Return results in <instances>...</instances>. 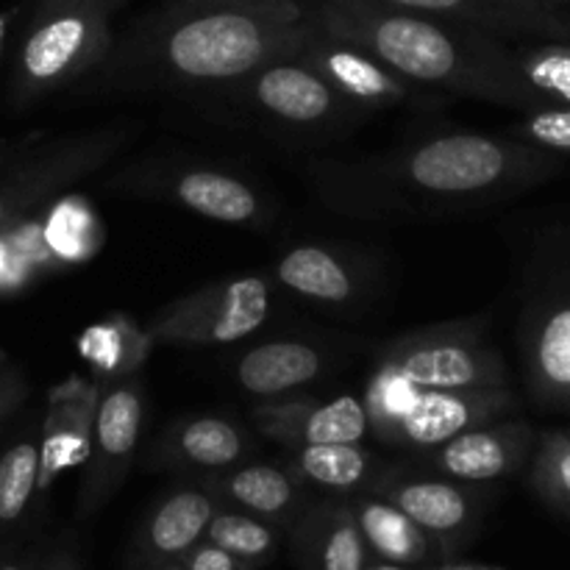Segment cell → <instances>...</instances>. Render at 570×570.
Listing matches in <instances>:
<instances>
[{
    "label": "cell",
    "mask_w": 570,
    "mask_h": 570,
    "mask_svg": "<svg viewBox=\"0 0 570 570\" xmlns=\"http://www.w3.org/2000/svg\"><path fill=\"white\" fill-rule=\"evenodd\" d=\"M373 3L462 22V26L482 28L493 37H507V33L562 37L568 31L560 14H554L543 0H373Z\"/></svg>",
    "instance_id": "21"
},
{
    "label": "cell",
    "mask_w": 570,
    "mask_h": 570,
    "mask_svg": "<svg viewBox=\"0 0 570 570\" xmlns=\"http://www.w3.org/2000/svg\"><path fill=\"white\" fill-rule=\"evenodd\" d=\"M315 33L298 0H198L150 22L131 65L170 83H234L267 61L298 56Z\"/></svg>",
    "instance_id": "2"
},
{
    "label": "cell",
    "mask_w": 570,
    "mask_h": 570,
    "mask_svg": "<svg viewBox=\"0 0 570 570\" xmlns=\"http://www.w3.org/2000/svg\"><path fill=\"white\" fill-rule=\"evenodd\" d=\"M371 493L399 507L434 543H462L476 527V495L454 479L379 476Z\"/></svg>",
    "instance_id": "15"
},
{
    "label": "cell",
    "mask_w": 570,
    "mask_h": 570,
    "mask_svg": "<svg viewBox=\"0 0 570 570\" xmlns=\"http://www.w3.org/2000/svg\"><path fill=\"white\" fill-rule=\"evenodd\" d=\"M282 534V529L262 521V518L232 510V507H217L209 527H206L204 540L232 554L248 570H259L271 566L273 557L278 554Z\"/></svg>",
    "instance_id": "28"
},
{
    "label": "cell",
    "mask_w": 570,
    "mask_h": 570,
    "mask_svg": "<svg viewBox=\"0 0 570 570\" xmlns=\"http://www.w3.org/2000/svg\"><path fill=\"white\" fill-rule=\"evenodd\" d=\"M351 507H354L367 551H373L379 560L404 568L429 560L434 540L417 523H412L399 507L373 493L360 495V499L351 501Z\"/></svg>",
    "instance_id": "25"
},
{
    "label": "cell",
    "mask_w": 570,
    "mask_h": 570,
    "mask_svg": "<svg viewBox=\"0 0 570 570\" xmlns=\"http://www.w3.org/2000/svg\"><path fill=\"white\" fill-rule=\"evenodd\" d=\"M254 423L267 440L287 449L362 443L371 432L365 404L356 395H337L328 401L287 395V399L262 401V406L254 410Z\"/></svg>",
    "instance_id": "13"
},
{
    "label": "cell",
    "mask_w": 570,
    "mask_h": 570,
    "mask_svg": "<svg viewBox=\"0 0 570 570\" xmlns=\"http://www.w3.org/2000/svg\"><path fill=\"white\" fill-rule=\"evenodd\" d=\"M298 59L354 106H390L410 95V81L387 70L382 61L321 31L301 50Z\"/></svg>",
    "instance_id": "19"
},
{
    "label": "cell",
    "mask_w": 570,
    "mask_h": 570,
    "mask_svg": "<svg viewBox=\"0 0 570 570\" xmlns=\"http://www.w3.org/2000/svg\"><path fill=\"white\" fill-rule=\"evenodd\" d=\"M306 14L317 31L365 50L410 83H429L507 109L551 106L523 78L515 53L482 28L373 0H317Z\"/></svg>",
    "instance_id": "1"
},
{
    "label": "cell",
    "mask_w": 570,
    "mask_h": 570,
    "mask_svg": "<svg viewBox=\"0 0 570 570\" xmlns=\"http://www.w3.org/2000/svg\"><path fill=\"white\" fill-rule=\"evenodd\" d=\"M512 137L532 142L551 154H570V106H546V109L529 111L521 122L512 126Z\"/></svg>",
    "instance_id": "32"
},
{
    "label": "cell",
    "mask_w": 570,
    "mask_h": 570,
    "mask_svg": "<svg viewBox=\"0 0 570 570\" xmlns=\"http://www.w3.org/2000/svg\"><path fill=\"white\" fill-rule=\"evenodd\" d=\"M379 365L421 390L507 387L504 360L476 323L406 334L387 345Z\"/></svg>",
    "instance_id": "6"
},
{
    "label": "cell",
    "mask_w": 570,
    "mask_h": 570,
    "mask_svg": "<svg viewBox=\"0 0 570 570\" xmlns=\"http://www.w3.org/2000/svg\"><path fill=\"white\" fill-rule=\"evenodd\" d=\"M28 395H31V384H28L26 373L20 367L0 365V423L14 415L26 404Z\"/></svg>",
    "instance_id": "33"
},
{
    "label": "cell",
    "mask_w": 570,
    "mask_h": 570,
    "mask_svg": "<svg viewBox=\"0 0 570 570\" xmlns=\"http://www.w3.org/2000/svg\"><path fill=\"white\" fill-rule=\"evenodd\" d=\"M150 348H154V340L148 337V332L122 315L95 323L78 340V351L87 360L89 371L95 373L92 379L100 387L137 376L139 367L150 356Z\"/></svg>",
    "instance_id": "27"
},
{
    "label": "cell",
    "mask_w": 570,
    "mask_h": 570,
    "mask_svg": "<svg viewBox=\"0 0 570 570\" xmlns=\"http://www.w3.org/2000/svg\"><path fill=\"white\" fill-rule=\"evenodd\" d=\"M142 421L145 390L137 376L100 387L87 468H83L81 490L76 499L78 521H87L95 512L104 510L122 488L134 465V456H137Z\"/></svg>",
    "instance_id": "9"
},
{
    "label": "cell",
    "mask_w": 570,
    "mask_h": 570,
    "mask_svg": "<svg viewBox=\"0 0 570 570\" xmlns=\"http://www.w3.org/2000/svg\"><path fill=\"white\" fill-rule=\"evenodd\" d=\"M543 3H551V0H543Z\"/></svg>",
    "instance_id": "43"
},
{
    "label": "cell",
    "mask_w": 570,
    "mask_h": 570,
    "mask_svg": "<svg viewBox=\"0 0 570 570\" xmlns=\"http://www.w3.org/2000/svg\"><path fill=\"white\" fill-rule=\"evenodd\" d=\"M562 156L523 139L488 134H445L401 159L399 178L423 195H488L554 176Z\"/></svg>",
    "instance_id": "3"
},
{
    "label": "cell",
    "mask_w": 570,
    "mask_h": 570,
    "mask_svg": "<svg viewBox=\"0 0 570 570\" xmlns=\"http://www.w3.org/2000/svg\"><path fill=\"white\" fill-rule=\"evenodd\" d=\"M521 348L534 401L570 412V250L534 287L523 315Z\"/></svg>",
    "instance_id": "8"
},
{
    "label": "cell",
    "mask_w": 570,
    "mask_h": 570,
    "mask_svg": "<svg viewBox=\"0 0 570 570\" xmlns=\"http://www.w3.org/2000/svg\"><path fill=\"white\" fill-rule=\"evenodd\" d=\"M289 473L301 484H315L337 495L362 493L376 484V460L362 443H326L293 449Z\"/></svg>",
    "instance_id": "26"
},
{
    "label": "cell",
    "mask_w": 570,
    "mask_h": 570,
    "mask_svg": "<svg viewBox=\"0 0 570 570\" xmlns=\"http://www.w3.org/2000/svg\"><path fill=\"white\" fill-rule=\"evenodd\" d=\"M165 193L184 209L217 223H232V226L256 223L262 215L259 193L250 184L232 173L212 170V167H189V170L176 173L167 178Z\"/></svg>",
    "instance_id": "23"
},
{
    "label": "cell",
    "mask_w": 570,
    "mask_h": 570,
    "mask_svg": "<svg viewBox=\"0 0 570 570\" xmlns=\"http://www.w3.org/2000/svg\"><path fill=\"white\" fill-rule=\"evenodd\" d=\"M42 570H81V562H78V557L70 554V551H61V554L50 557L42 566Z\"/></svg>",
    "instance_id": "35"
},
{
    "label": "cell",
    "mask_w": 570,
    "mask_h": 570,
    "mask_svg": "<svg viewBox=\"0 0 570 570\" xmlns=\"http://www.w3.org/2000/svg\"><path fill=\"white\" fill-rule=\"evenodd\" d=\"M176 570H248L243 562L234 560L232 554H226L223 549L212 546L209 540H200L193 551L181 560V566Z\"/></svg>",
    "instance_id": "34"
},
{
    "label": "cell",
    "mask_w": 570,
    "mask_h": 570,
    "mask_svg": "<svg viewBox=\"0 0 570 570\" xmlns=\"http://www.w3.org/2000/svg\"><path fill=\"white\" fill-rule=\"evenodd\" d=\"M301 570H365L367 546L351 501H317L287 529Z\"/></svg>",
    "instance_id": "18"
},
{
    "label": "cell",
    "mask_w": 570,
    "mask_h": 570,
    "mask_svg": "<svg viewBox=\"0 0 570 570\" xmlns=\"http://www.w3.org/2000/svg\"><path fill=\"white\" fill-rule=\"evenodd\" d=\"M98 399L95 379L70 376L50 390L39 438V490H48L67 468L87 462Z\"/></svg>",
    "instance_id": "16"
},
{
    "label": "cell",
    "mask_w": 570,
    "mask_h": 570,
    "mask_svg": "<svg viewBox=\"0 0 570 570\" xmlns=\"http://www.w3.org/2000/svg\"><path fill=\"white\" fill-rule=\"evenodd\" d=\"M276 278L298 298L323 306L351 304L360 293V276L354 265L323 245H298L278 256Z\"/></svg>",
    "instance_id": "24"
},
{
    "label": "cell",
    "mask_w": 570,
    "mask_h": 570,
    "mask_svg": "<svg viewBox=\"0 0 570 570\" xmlns=\"http://www.w3.org/2000/svg\"><path fill=\"white\" fill-rule=\"evenodd\" d=\"M9 20H11V14L9 11H3V14H0V50H3V39H6V28H9Z\"/></svg>",
    "instance_id": "39"
},
{
    "label": "cell",
    "mask_w": 570,
    "mask_h": 570,
    "mask_svg": "<svg viewBox=\"0 0 570 570\" xmlns=\"http://www.w3.org/2000/svg\"><path fill=\"white\" fill-rule=\"evenodd\" d=\"M67 3H83V0H39L37 9H50V6H67Z\"/></svg>",
    "instance_id": "38"
},
{
    "label": "cell",
    "mask_w": 570,
    "mask_h": 570,
    "mask_svg": "<svg viewBox=\"0 0 570 570\" xmlns=\"http://www.w3.org/2000/svg\"><path fill=\"white\" fill-rule=\"evenodd\" d=\"M0 365H6V351L0 348Z\"/></svg>",
    "instance_id": "41"
},
{
    "label": "cell",
    "mask_w": 570,
    "mask_h": 570,
    "mask_svg": "<svg viewBox=\"0 0 570 570\" xmlns=\"http://www.w3.org/2000/svg\"><path fill=\"white\" fill-rule=\"evenodd\" d=\"M471 570H499V568H488V566H471Z\"/></svg>",
    "instance_id": "40"
},
{
    "label": "cell",
    "mask_w": 570,
    "mask_h": 570,
    "mask_svg": "<svg viewBox=\"0 0 570 570\" xmlns=\"http://www.w3.org/2000/svg\"><path fill=\"white\" fill-rule=\"evenodd\" d=\"M250 440L237 423L220 415L184 417L159 438L154 468L217 473L239 465L248 456Z\"/></svg>",
    "instance_id": "20"
},
{
    "label": "cell",
    "mask_w": 570,
    "mask_h": 570,
    "mask_svg": "<svg viewBox=\"0 0 570 570\" xmlns=\"http://www.w3.org/2000/svg\"><path fill=\"white\" fill-rule=\"evenodd\" d=\"M39 490V443L20 440L0 454V532L26 515Z\"/></svg>",
    "instance_id": "29"
},
{
    "label": "cell",
    "mask_w": 570,
    "mask_h": 570,
    "mask_svg": "<svg viewBox=\"0 0 570 570\" xmlns=\"http://www.w3.org/2000/svg\"><path fill=\"white\" fill-rule=\"evenodd\" d=\"M271 287L262 276L206 284L161 306L145 326L154 345H232L265 326Z\"/></svg>",
    "instance_id": "7"
},
{
    "label": "cell",
    "mask_w": 570,
    "mask_h": 570,
    "mask_svg": "<svg viewBox=\"0 0 570 570\" xmlns=\"http://www.w3.org/2000/svg\"><path fill=\"white\" fill-rule=\"evenodd\" d=\"M111 48V0L37 9L22 39L11 92L20 106L59 92L98 67Z\"/></svg>",
    "instance_id": "4"
},
{
    "label": "cell",
    "mask_w": 570,
    "mask_h": 570,
    "mask_svg": "<svg viewBox=\"0 0 570 570\" xmlns=\"http://www.w3.org/2000/svg\"><path fill=\"white\" fill-rule=\"evenodd\" d=\"M515 410L518 399L510 387L417 390L412 406L384 443L432 451L454 440L456 434L501 421Z\"/></svg>",
    "instance_id": "10"
},
{
    "label": "cell",
    "mask_w": 570,
    "mask_h": 570,
    "mask_svg": "<svg viewBox=\"0 0 570 570\" xmlns=\"http://www.w3.org/2000/svg\"><path fill=\"white\" fill-rule=\"evenodd\" d=\"M181 3H198V0H181Z\"/></svg>",
    "instance_id": "42"
},
{
    "label": "cell",
    "mask_w": 570,
    "mask_h": 570,
    "mask_svg": "<svg viewBox=\"0 0 570 570\" xmlns=\"http://www.w3.org/2000/svg\"><path fill=\"white\" fill-rule=\"evenodd\" d=\"M243 83L256 109L287 126L317 128L337 122L354 109V104L334 92L298 56L267 61L243 78Z\"/></svg>",
    "instance_id": "12"
},
{
    "label": "cell",
    "mask_w": 570,
    "mask_h": 570,
    "mask_svg": "<svg viewBox=\"0 0 570 570\" xmlns=\"http://www.w3.org/2000/svg\"><path fill=\"white\" fill-rule=\"evenodd\" d=\"M217 501L206 488L184 484L167 490L148 510L134 534L128 570H176L184 557L206 538Z\"/></svg>",
    "instance_id": "11"
},
{
    "label": "cell",
    "mask_w": 570,
    "mask_h": 570,
    "mask_svg": "<svg viewBox=\"0 0 570 570\" xmlns=\"http://www.w3.org/2000/svg\"><path fill=\"white\" fill-rule=\"evenodd\" d=\"M45 562L42 560H9L0 562V570H42Z\"/></svg>",
    "instance_id": "36"
},
{
    "label": "cell",
    "mask_w": 570,
    "mask_h": 570,
    "mask_svg": "<svg viewBox=\"0 0 570 570\" xmlns=\"http://www.w3.org/2000/svg\"><path fill=\"white\" fill-rule=\"evenodd\" d=\"M134 137L131 126H106L87 134L39 145L0 176V234H9L22 217L70 184L92 176Z\"/></svg>",
    "instance_id": "5"
},
{
    "label": "cell",
    "mask_w": 570,
    "mask_h": 570,
    "mask_svg": "<svg viewBox=\"0 0 570 570\" xmlns=\"http://www.w3.org/2000/svg\"><path fill=\"white\" fill-rule=\"evenodd\" d=\"M365 570H406L404 566H395V562H384V560H376V562H367Z\"/></svg>",
    "instance_id": "37"
},
{
    "label": "cell",
    "mask_w": 570,
    "mask_h": 570,
    "mask_svg": "<svg viewBox=\"0 0 570 570\" xmlns=\"http://www.w3.org/2000/svg\"><path fill=\"white\" fill-rule=\"evenodd\" d=\"M532 484L554 510L570 515V429H554L538 438Z\"/></svg>",
    "instance_id": "30"
},
{
    "label": "cell",
    "mask_w": 570,
    "mask_h": 570,
    "mask_svg": "<svg viewBox=\"0 0 570 570\" xmlns=\"http://www.w3.org/2000/svg\"><path fill=\"white\" fill-rule=\"evenodd\" d=\"M523 78L551 106H570V45L551 42L515 53Z\"/></svg>",
    "instance_id": "31"
},
{
    "label": "cell",
    "mask_w": 570,
    "mask_h": 570,
    "mask_svg": "<svg viewBox=\"0 0 570 570\" xmlns=\"http://www.w3.org/2000/svg\"><path fill=\"white\" fill-rule=\"evenodd\" d=\"M326 371L321 348L298 340H273L245 351L234 365V379L245 393L262 401L287 399L317 382Z\"/></svg>",
    "instance_id": "22"
},
{
    "label": "cell",
    "mask_w": 570,
    "mask_h": 570,
    "mask_svg": "<svg viewBox=\"0 0 570 570\" xmlns=\"http://www.w3.org/2000/svg\"><path fill=\"white\" fill-rule=\"evenodd\" d=\"M200 488L212 493L220 507L248 512L287 532L295 518L306 510V490L289 468L276 465H234L226 471L204 473Z\"/></svg>",
    "instance_id": "17"
},
{
    "label": "cell",
    "mask_w": 570,
    "mask_h": 570,
    "mask_svg": "<svg viewBox=\"0 0 570 570\" xmlns=\"http://www.w3.org/2000/svg\"><path fill=\"white\" fill-rule=\"evenodd\" d=\"M534 445L538 432L527 421H493L429 451V465L454 482H495L515 473Z\"/></svg>",
    "instance_id": "14"
}]
</instances>
